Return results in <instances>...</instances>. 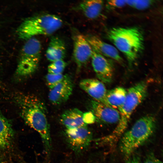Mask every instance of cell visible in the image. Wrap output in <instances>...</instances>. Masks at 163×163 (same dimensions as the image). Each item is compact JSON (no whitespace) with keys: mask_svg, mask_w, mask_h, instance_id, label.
Returning <instances> with one entry per match:
<instances>
[{"mask_svg":"<svg viewBox=\"0 0 163 163\" xmlns=\"http://www.w3.org/2000/svg\"><path fill=\"white\" fill-rule=\"evenodd\" d=\"M18 97L17 101L21 117L26 123L39 133L45 152L49 156L51 150L52 142L45 104L35 96L23 95Z\"/></svg>","mask_w":163,"mask_h":163,"instance_id":"6da1fadb","label":"cell"},{"mask_svg":"<svg viewBox=\"0 0 163 163\" xmlns=\"http://www.w3.org/2000/svg\"><path fill=\"white\" fill-rule=\"evenodd\" d=\"M148 85L146 81H141L127 90L125 101L119 110L120 117L117 125L110 134L100 138L101 143L113 145L120 139L127 127L133 112L145 98Z\"/></svg>","mask_w":163,"mask_h":163,"instance_id":"7a4b0ae2","label":"cell"},{"mask_svg":"<svg viewBox=\"0 0 163 163\" xmlns=\"http://www.w3.org/2000/svg\"><path fill=\"white\" fill-rule=\"evenodd\" d=\"M107 36L115 47L124 54L130 66L136 60L143 49V34L137 27L113 28L108 31Z\"/></svg>","mask_w":163,"mask_h":163,"instance_id":"3957f363","label":"cell"},{"mask_svg":"<svg viewBox=\"0 0 163 163\" xmlns=\"http://www.w3.org/2000/svg\"><path fill=\"white\" fill-rule=\"evenodd\" d=\"M156 119L151 115L140 118L120 138V149L127 158L145 142L153 134L155 128Z\"/></svg>","mask_w":163,"mask_h":163,"instance_id":"277c9868","label":"cell"},{"mask_svg":"<svg viewBox=\"0 0 163 163\" xmlns=\"http://www.w3.org/2000/svg\"><path fill=\"white\" fill-rule=\"evenodd\" d=\"M62 21L59 16L51 14H43L27 18L17 29L19 38L27 40L37 35H50L59 29Z\"/></svg>","mask_w":163,"mask_h":163,"instance_id":"5b68a950","label":"cell"},{"mask_svg":"<svg viewBox=\"0 0 163 163\" xmlns=\"http://www.w3.org/2000/svg\"><path fill=\"white\" fill-rule=\"evenodd\" d=\"M21 49L16 75L24 77L31 75L37 69L40 61L41 45L34 37L26 40Z\"/></svg>","mask_w":163,"mask_h":163,"instance_id":"8992f818","label":"cell"},{"mask_svg":"<svg viewBox=\"0 0 163 163\" xmlns=\"http://www.w3.org/2000/svg\"><path fill=\"white\" fill-rule=\"evenodd\" d=\"M65 134L67 142L76 152L85 150L90 145L93 139L92 133L86 126L66 129Z\"/></svg>","mask_w":163,"mask_h":163,"instance_id":"52a82bcc","label":"cell"},{"mask_svg":"<svg viewBox=\"0 0 163 163\" xmlns=\"http://www.w3.org/2000/svg\"><path fill=\"white\" fill-rule=\"evenodd\" d=\"M73 40V57L78 71L91 58L93 50L86 36L81 34H74Z\"/></svg>","mask_w":163,"mask_h":163,"instance_id":"ba28073f","label":"cell"},{"mask_svg":"<svg viewBox=\"0 0 163 163\" xmlns=\"http://www.w3.org/2000/svg\"><path fill=\"white\" fill-rule=\"evenodd\" d=\"M91 63L99 80L107 84L112 82L113 70L112 65L105 57L92 48Z\"/></svg>","mask_w":163,"mask_h":163,"instance_id":"9c48e42d","label":"cell"},{"mask_svg":"<svg viewBox=\"0 0 163 163\" xmlns=\"http://www.w3.org/2000/svg\"><path fill=\"white\" fill-rule=\"evenodd\" d=\"M73 84L71 77L64 75L62 80L50 89L48 98L53 104L58 105L66 102L72 92Z\"/></svg>","mask_w":163,"mask_h":163,"instance_id":"30bf717a","label":"cell"},{"mask_svg":"<svg viewBox=\"0 0 163 163\" xmlns=\"http://www.w3.org/2000/svg\"><path fill=\"white\" fill-rule=\"evenodd\" d=\"M90 106L96 118L101 122L109 124L117 123L119 122L120 113L116 109L94 100L91 101Z\"/></svg>","mask_w":163,"mask_h":163,"instance_id":"8fae6325","label":"cell"},{"mask_svg":"<svg viewBox=\"0 0 163 163\" xmlns=\"http://www.w3.org/2000/svg\"><path fill=\"white\" fill-rule=\"evenodd\" d=\"M79 85L94 100L110 106L106 99L107 91L103 83L99 80L89 78L83 79L80 81Z\"/></svg>","mask_w":163,"mask_h":163,"instance_id":"7c38bea8","label":"cell"},{"mask_svg":"<svg viewBox=\"0 0 163 163\" xmlns=\"http://www.w3.org/2000/svg\"><path fill=\"white\" fill-rule=\"evenodd\" d=\"M86 37L94 50L104 56L110 58L120 64H123V60L115 47L95 36L89 35Z\"/></svg>","mask_w":163,"mask_h":163,"instance_id":"4fadbf2b","label":"cell"},{"mask_svg":"<svg viewBox=\"0 0 163 163\" xmlns=\"http://www.w3.org/2000/svg\"><path fill=\"white\" fill-rule=\"evenodd\" d=\"M83 113L77 108L66 110L62 114L60 121L66 129H72L87 126L83 120Z\"/></svg>","mask_w":163,"mask_h":163,"instance_id":"5bb4252c","label":"cell"},{"mask_svg":"<svg viewBox=\"0 0 163 163\" xmlns=\"http://www.w3.org/2000/svg\"><path fill=\"white\" fill-rule=\"evenodd\" d=\"M66 53V47L64 41L58 37H52L46 52V57L48 60L52 62L63 59Z\"/></svg>","mask_w":163,"mask_h":163,"instance_id":"9a60e30c","label":"cell"},{"mask_svg":"<svg viewBox=\"0 0 163 163\" xmlns=\"http://www.w3.org/2000/svg\"><path fill=\"white\" fill-rule=\"evenodd\" d=\"M103 5V2L101 0H85L79 3L76 8L82 11L87 18L94 19L100 15Z\"/></svg>","mask_w":163,"mask_h":163,"instance_id":"2e32d148","label":"cell"},{"mask_svg":"<svg viewBox=\"0 0 163 163\" xmlns=\"http://www.w3.org/2000/svg\"><path fill=\"white\" fill-rule=\"evenodd\" d=\"M14 136L11 123L0 113V149H7L9 146Z\"/></svg>","mask_w":163,"mask_h":163,"instance_id":"e0dca14e","label":"cell"},{"mask_svg":"<svg viewBox=\"0 0 163 163\" xmlns=\"http://www.w3.org/2000/svg\"><path fill=\"white\" fill-rule=\"evenodd\" d=\"M127 90L122 87H117L107 91L106 99L108 104L119 110L126 98Z\"/></svg>","mask_w":163,"mask_h":163,"instance_id":"ac0fdd59","label":"cell"},{"mask_svg":"<svg viewBox=\"0 0 163 163\" xmlns=\"http://www.w3.org/2000/svg\"><path fill=\"white\" fill-rule=\"evenodd\" d=\"M66 66V63L63 59L52 62L48 67V73L54 74H62Z\"/></svg>","mask_w":163,"mask_h":163,"instance_id":"d6986e66","label":"cell"},{"mask_svg":"<svg viewBox=\"0 0 163 163\" xmlns=\"http://www.w3.org/2000/svg\"><path fill=\"white\" fill-rule=\"evenodd\" d=\"M64 76L62 74H54L48 73L46 76V79L49 88H51L60 82Z\"/></svg>","mask_w":163,"mask_h":163,"instance_id":"ffe728a7","label":"cell"},{"mask_svg":"<svg viewBox=\"0 0 163 163\" xmlns=\"http://www.w3.org/2000/svg\"><path fill=\"white\" fill-rule=\"evenodd\" d=\"M151 2L150 0H133L132 7L139 10L145 9L150 5Z\"/></svg>","mask_w":163,"mask_h":163,"instance_id":"44dd1931","label":"cell"},{"mask_svg":"<svg viewBox=\"0 0 163 163\" xmlns=\"http://www.w3.org/2000/svg\"><path fill=\"white\" fill-rule=\"evenodd\" d=\"M96 117L92 112L89 111L83 113V120L86 125L94 123L95 121Z\"/></svg>","mask_w":163,"mask_h":163,"instance_id":"7402d4cb","label":"cell"},{"mask_svg":"<svg viewBox=\"0 0 163 163\" xmlns=\"http://www.w3.org/2000/svg\"><path fill=\"white\" fill-rule=\"evenodd\" d=\"M107 4L110 7L113 8H120L126 4V0H112L107 1Z\"/></svg>","mask_w":163,"mask_h":163,"instance_id":"603a6c76","label":"cell"},{"mask_svg":"<svg viewBox=\"0 0 163 163\" xmlns=\"http://www.w3.org/2000/svg\"><path fill=\"white\" fill-rule=\"evenodd\" d=\"M144 163H163L152 153L149 154L146 157Z\"/></svg>","mask_w":163,"mask_h":163,"instance_id":"cb8c5ba5","label":"cell"},{"mask_svg":"<svg viewBox=\"0 0 163 163\" xmlns=\"http://www.w3.org/2000/svg\"><path fill=\"white\" fill-rule=\"evenodd\" d=\"M125 163H141L139 157L135 155H131L127 158Z\"/></svg>","mask_w":163,"mask_h":163,"instance_id":"d4e9b609","label":"cell"},{"mask_svg":"<svg viewBox=\"0 0 163 163\" xmlns=\"http://www.w3.org/2000/svg\"><path fill=\"white\" fill-rule=\"evenodd\" d=\"M0 163H4L2 159L0 157Z\"/></svg>","mask_w":163,"mask_h":163,"instance_id":"484cf974","label":"cell"}]
</instances>
